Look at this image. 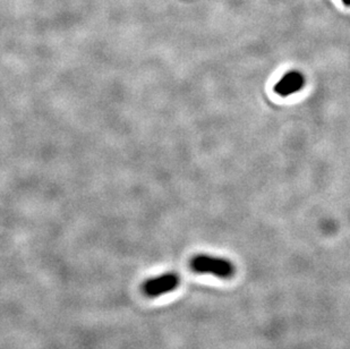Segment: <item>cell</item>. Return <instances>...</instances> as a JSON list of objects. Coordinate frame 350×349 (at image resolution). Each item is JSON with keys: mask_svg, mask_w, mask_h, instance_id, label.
Listing matches in <instances>:
<instances>
[{"mask_svg": "<svg viewBox=\"0 0 350 349\" xmlns=\"http://www.w3.org/2000/svg\"><path fill=\"white\" fill-rule=\"evenodd\" d=\"M191 269L196 274H213L221 279H229L236 272L232 261L224 257H211L206 254H198L191 260Z\"/></svg>", "mask_w": 350, "mask_h": 349, "instance_id": "1", "label": "cell"}, {"mask_svg": "<svg viewBox=\"0 0 350 349\" xmlns=\"http://www.w3.org/2000/svg\"><path fill=\"white\" fill-rule=\"evenodd\" d=\"M180 285V277L176 272H167L159 277L151 278L143 283V293L148 297H159L170 293Z\"/></svg>", "mask_w": 350, "mask_h": 349, "instance_id": "2", "label": "cell"}, {"mask_svg": "<svg viewBox=\"0 0 350 349\" xmlns=\"http://www.w3.org/2000/svg\"><path fill=\"white\" fill-rule=\"evenodd\" d=\"M306 84L304 74L299 70L286 73L284 77L274 86V92L280 96H288L301 91Z\"/></svg>", "mask_w": 350, "mask_h": 349, "instance_id": "3", "label": "cell"}, {"mask_svg": "<svg viewBox=\"0 0 350 349\" xmlns=\"http://www.w3.org/2000/svg\"><path fill=\"white\" fill-rule=\"evenodd\" d=\"M345 6L350 7V0H341Z\"/></svg>", "mask_w": 350, "mask_h": 349, "instance_id": "4", "label": "cell"}]
</instances>
